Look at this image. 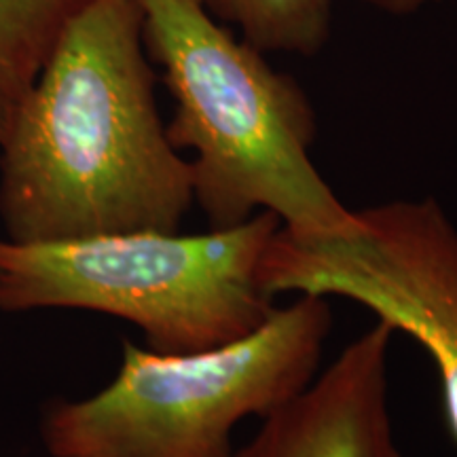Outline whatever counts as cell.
<instances>
[{"mask_svg": "<svg viewBox=\"0 0 457 457\" xmlns=\"http://www.w3.org/2000/svg\"><path fill=\"white\" fill-rule=\"evenodd\" d=\"M153 87L138 0H94L68 21L0 142L7 239L180 231L193 168Z\"/></svg>", "mask_w": 457, "mask_h": 457, "instance_id": "6da1fadb", "label": "cell"}, {"mask_svg": "<svg viewBox=\"0 0 457 457\" xmlns=\"http://www.w3.org/2000/svg\"><path fill=\"white\" fill-rule=\"evenodd\" d=\"M146 54L162 68L176 111V151L195 153L193 191L212 228L276 214L301 239L353 237L345 208L312 162L316 112L288 74L237 41L199 0H138Z\"/></svg>", "mask_w": 457, "mask_h": 457, "instance_id": "7a4b0ae2", "label": "cell"}, {"mask_svg": "<svg viewBox=\"0 0 457 457\" xmlns=\"http://www.w3.org/2000/svg\"><path fill=\"white\" fill-rule=\"evenodd\" d=\"M333 330L328 296L299 295L242 339L191 353L123 341L104 390L45 411L54 457H233V430L267 417L316 379Z\"/></svg>", "mask_w": 457, "mask_h": 457, "instance_id": "3957f363", "label": "cell"}, {"mask_svg": "<svg viewBox=\"0 0 457 457\" xmlns=\"http://www.w3.org/2000/svg\"><path fill=\"white\" fill-rule=\"evenodd\" d=\"M282 222L256 212L182 236L131 231L55 244L0 239V312L85 310L128 320L159 353L237 341L273 312L259 262Z\"/></svg>", "mask_w": 457, "mask_h": 457, "instance_id": "277c9868", "label": "cell"}, {"mask_svg": "<svg viewBox=\"0 0 457 457\" xmlns=\"http://www.w3.org/2000/svg\"><path fill=\"white\" fill-rule=\"evenodd\" d=\"M353 237L301 239L282 227L259 262L267 296H343L430 353L457 443V227L434 197L356 210Z\"/></svg>", "mask_w": 457, "mask_h": 457, "instance_id": "5b68a950", "label": "cell"}, {"mask_svg": "<svg viewBox=\"0 0 457 457\" xmlns=\"http://www.w3.org/2000/svg\"><path fill=\"white\" fill-rule=\"evenodd\" d=\"M392 337L377 320L233 457H403L387 407Z\"/></svg>", "mask_w": 457, "mask_h": 457, "instance_id": "8992f818", "label": "cell"}, {"mask_svg": "<svg viewBox=\"0 0 457 457\" xmlns=\"http://www.w3.org/2000/svg\"><path fill=\"white\" fill-rule=\"evenodd\" d=\"M94 0H0V142L60 32Z\"/></svg>", "mask_w": 457, "mask_h": 457, "instance_id": "52a82bcc", "label": "cell"}, {"mask_svg": "<svg viewBox=\"0 0 457 457\" xmlns=\"http://www.w3.org/2000/svg\"><path fill=\"white\" fill-rule=\"evenodd\" d=\"M261 54L316 55L330 37L333 0H199Z\"/></svg>", "mask_w": 457, "mask_h": 457, "instance_id": "ba28073f", "label": "cell"}, {"mask_svg": "<svg viewBox=\"0 0 457 457\" xmlns=\"http://www.w3.org/2000/svg\"><path fill=\"white\" fill-rule=\"evenodd\" d=\"M362 3L386 11V13L409 15V13H415V11H420L421 7H426V4L441 3V0H362Z\"/></svg>", "mask_w": 457, "mask_h": 457, "instance_id": "9c48e42d", "label": "cell"}]
</instances>
